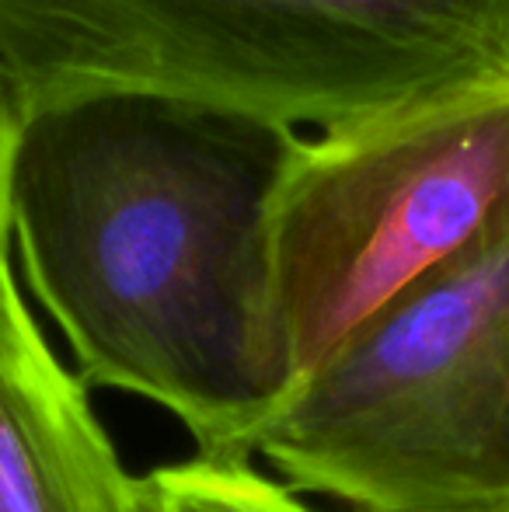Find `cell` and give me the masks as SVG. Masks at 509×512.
<instances>
[{"label":"cell","instance_id":"6","mask_svg":"<svg viewBox=\"0 0 509 512\" xmlns=\"http://www.w3.org/2000/svg\"><path fill=\"white\" fill-rule=\"evenodd\" d=\"M143 512H314L248 457H189L140 478Z\"/></svg>","mask_w":509,"mask_h":512},{"label":"cell","instance_id":"4","mask_svg":"<svg viewBox=\"0 0 509 512\" xmlns=\"http://www.w3.org/2000/svg\"><path fill=\"white\" fill-rule=\"evenodd\" d=\"M252 453L356 512H509V237L342 342Z\"/></svg>","mask_w":509,"mask_h":512},{"label":"cell","instance_id":"5","mask_svg":"<svg viewBox=\"0 0 509 512\" xmlns=\"http://www.w3.org/2000/svg\"><path fill=\"white\" fill-rule=\"evenodd\" d=\"M0 512H143L88 384L25 304L11 234L0 237Z\"/></svg>","mask_w":509,"mask_h":512},{"label":"cell","instance_id":"3","mask_svg":"<svg viewBox=\"0 0 509 512\" xmlns=\"http://www.w3.org/2000/svg\"><path fill=\"white\" fill-rule=\"evenodd\" d=\"M506 237L509 84L300 133L265 203L269 314L293 387L391 304Z\"/></svg>","mask_w":509,"mask_h":512},{"label":"cell","instance_id":"2","mask_svg":"<svg viewBox=\"0 0 509 512\" xmlns=\"http://www.w3.org/2000/svg\"><path fill=\"white\" fill-rule=\"evenodd\" d=\"M21 119L168 98L297 133L509 84V0H0Z\"/></svg>","mask_w":509,"mask_h":512},{"label":"cell","instance_id":"1","mask_svg":"<svg viewBox=\"0 0 509 512\" xmlns=\"http://www.w3.org/2000/svg\"><path fill=\"white\" fill-rule=\"evenodd\" d=\"M297 129L143 95L21 119L18 279L88 387L168 411L206 457H252L290 398L265 203Z\"/></svg>","mask_w":509,"mask_h":512}]
</instances>
